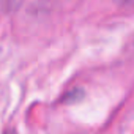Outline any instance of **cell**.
Returning a JSON list of instances; mask_svg holds the SVG:
<instances>
[{
  "mask_svg": "<svg viewBox=\"0 0 134 134\" xmlns=\"http://www.w3.org/2000/svg\"><path fill=\"white\" fill-rule=\"evenodd\" d=\"M7 134H14V132H7Z\"/></svg>",
  "mask_w": 134,
  "mask_h": 134,
  "instance_id": "1",
  "label": "cell"
}]
</instances>
